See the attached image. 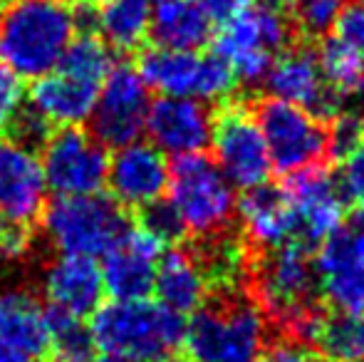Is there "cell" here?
<instances>
[{"mask_svg": "<svg viewBox=\"0 0 364 362\" xmlns=\"http://www.w3.org/2000/svg\"><path fill=\"white\" fill-rule=\"evenodd\" d=\"M265 343V313L250 300H233L191 313L181 350L191 362H258Z\"/></svg>", "mask_w": 364, "mask_h": 362, "instance_id": "cell-3", "label": "cell"}, {"mask_svg": "<svg viewBox=\"0 0 364 362\" xmlns=\"http://www.w3.org/2000/svg\"><path fill=\"white\" fill-rule=\"evenodd\" d=\"M258 362H312L310 353L300 343H278L263 350Z\"/></svg>", "mask_w": 364, "mask_h": 362, "instance_id": "cell-41", "label": "cell"}, {"mask_svg": "<svg viewBox=\"0 0 364 362\" xmlns=\"http://www.w3.org/2000/svg\"><path fill=\"white\" fill-rule=\"evenodd\" d=\"M208 278L201 261L183 248L161 253L154 273V293L164 308L178 315H191L203 308L208 295Z\"/></svg>", "mask_w": 364, "mask_h": 362, "instance_id": "cell-22", "label": "cell"}, {"mask_svg": "<svg viewBox=\"0 0 364 362\" xmlns=\"http://www.w3.org/2000/svg\"><path fill=\"white\" fill-rule=\"evenodd\" d=\"M235 211L243 223L245 236L255 246L275 248L295 241L290 206L285 201L283 188L270 186L268 181L260 186L245 188L243 198L235 201Z\"/></svg>", "mask_w": 364, "mask_h": 362, "instance_id": "cell-23", "label": "cell"}, {"mask_svg": "<svg viewBox=\"0 0 364 362\" xmlns=\"http://www.w3.org/2000/svg\"><path fill=\"white\" fill-rule=\"evenodd\" d=\"M30 248V233L25 223H13L0 218V258L15 261L23 258Z\"/></svg>", "mask_w": 364, "mask_h": 362, "instance_id": "cell-39", "label": "cell"}, {"mask_svg": "<svg viewBox=\"0 0 364 362\" xmlns=\"http://www.w3.org/2000/svg\"><path fill=\"white\" fill-rule=\"evenodd\" d=\"M0 362H33L25 353H20L18 348H13L10 343H5L0 338Z\"/></svg>", "mask_w": 364, "mask_h": 362, "instance_id": "cell-42", "label": "cell"}, {"mask_svg": "<svg viewBox=\"0 0 364 362\" xmlns=\"http://www.w3.org/2000/svg\"><path fill=\"white\" fill-rule=\"evenodd\" d=\"M315 290V263L307 246L300 241L268 248L255 268V293L263 313L292 328L315 313L312 310Z\"/></svg>", "mask_w": 364, "mask_h": 362, "instance_id": "cell-8", "label": "cell"}, {"mask_svg": "<svg viewBox=\"0 0 364 362\" xmlns=\"http://www.w3.org/2000/svg\"><path fill=\"white\" fill-rule=\"evenodd\" d=\"M43 293L55 313L90 318L105 303L100 263L90 256L60 253L43 275Z\"/></svg>", "mask_w": 364, "mask_h": 362, "instance_id": "cell-20", "label": "cell"}, {"mask_svg": "<svg viewBox=\"0 0 364 362\" xmlns=\"http://www.w3.org/2000/svg\"><path fill=\"white\" fill-rule=\"evenodd\" d=\"M315 283L335 310L364 313V218L320 243Z\"/></svg>", "mask_w": 364, "mask_h": 362, "instance_id": "cell-14", "label": "cell"}, {"mask_svg": "<svg viewBox=\"0 0 364 362\" xmlns=\"http://www.w3.org/2000/svg\"><path fill=\"white\" fill-rule=\"evenodd\" d=\"M144 132L161 154L178 156L201 154L211 144L213 115L203 102L191 97H166L149 102Z\"/></svg>", "mask_w": 364, "mask_h": 362, "instance_id": "cell-15", "label": "cell"}, {"mask_svg": "<svg viewBox=\"0 0 364 362\" xmlns=\"http://www.w3.org/2000/svg\"><path fill=\"white\" fill-rule=\"evenodd\" d=\"M168 176V156L161 154L151 142L136 139L114 151L107 169V186L119 206L141 208L164 198Z\"/></svg>", "mask_w": 364, "mask_h": 362, "instance_id": "cell-18", "label": "cell"}, {"mask_svg": "<svg viewBox=\"0 0 364 362\" xmlns=\"http://www.w3.org/2000/svg\"><path fill=\"white\" fill-rule=\"evenodd\" d=\"M149 0H97V30L109 48L129 53L149 38Z\"/></svg>", "mask_w": 364, "mask_h": 362, "instance_id": "cell-26", "label": "cell"}, {"mask_svg": "<svg viewBox=\"0 0 364 362\" xmlns=\"http://www.w3.org/2000/svg\"><path fill=\"white\" fill-rule=\"evenodd\" d=\"M337 186H340L345 201L364 206V142L342 156Z\"/></svg>", "mask_w": 364, "mask_h": 362, "instance_id": "cell-35", "label": "cell"}, {"mask_svg": "<svg viewBox=\"0 0 364 362\" xmlns=\"http://www.w3.org/2000/svg\"><path fill=\"white\" fill-rule=\"evenodd\" d=\"M295 0H268V5H292Z\"/></svg>", "mask_w": 364, "mask_h": 362, "instance_id": "cell-44", "label": "cell"}, {"mask_svg": "<svg viewBox=\"0 0 364 362\" xmlns=\"http://www.w3.org/2000/svg\"><path fill=\"white\" fill-rule=\"evenodd\" d=\"M13 132V142L28 147V149H35V147H43L45 139L53 132V124L35 110L33 105H23V110L18 112V117L13 119V124L8 127Z\"/></svg>", "mask_w": 364, "mask_h": 362, "instance_id": "cell-34", "label": "cell"}, {"mask_svg": "<svg viewBox=\"0 0 364 362\" xmlns=\"http://www.w3.org/2000/svg\"><path fill=\"white\" fill-rule=\"evenodd\" d=\"M25 105L23 80L0 63V132L8 129Z\"/></svg>", "mask_w": 364, "mask_h": 362, "instance_id": "cell-36", "label": "cell"}, {"mask_svg": "<svg viewBox=\"0 0 364 362\" xmlns=\"http://www.w3.org/2000/svg\"><path fill=\"white\" fill-rule=\"evenodd\" d=\"M149 35L161 48L198 50L211 40L213 20L198 0H156L151 5Z\"/></svg>", "mask_w": 364, "mask_h": 362, "instance_id": "cell-24", "label": "cell"}, {"mask_svg": "<svg viewBox=\"0 0 364 362\" xmlns=\"http://www.w3.org/2000/svg\"><path fill=\"white\" fill-rule=\"evenodd\" d=\"M168 201L183 231L211 238L223 231L235 213V186L203 154L178 156L168 176Z\"/></svg>", "mask_w": 364, "mask_h": 362, "instance_id": "cell-5", "label": "cell"}, {"mask_svg": "<svg viewBox=\"0 0 364 362\" xmlns=\"http://www.w3.org/2000/svg\"><path fill=\"white\" fill-rule=\"evenodd\" d=\"M283 193L290 206L295 236L305 246L325 243L345 226L347 201L337 186V179H332L320 166L288 174Z\"/></svg>", "mask_w": 364, "mask_h": 362, "instance_id": "cell-13", "label": "cell"}, {"mask_svg": "<svg viewBox=\"0 0 364 362\" xmlns=\"http://www.w3.org/2000/svg\"><path fill=\"white\" fill-rule=\"evenodd\" d=\"M100 85L80 80L55 68L53 73L35 80L30 105L50 122L60 127H80L92 117Z\"/></svg>", "mask_w": 364, "mask_h": 362, "instance_id": "cell-21", "label": "cell"}, {"mask_svg": "<svg viewBox=\"0 0 364 362\" xmlns=\"http://www.w3.org/2000/svg\"><path fill=\"white\" fill-rule=\"evenodd\" d=\"M255 119L263 132L273 169L295 174V171L317 166L330 154L325 124L320 122V117L302 107L270 97L258 107Z\"/></svg>", "mask_w": 364, "mask_h": 362, "instance_id": "cell-9", "label": "cell"}, {"mask_svg": "<svg viewBox=\"0 0 364 362\" xmlns=\"http://www.w3.org/2000/svg\"><path fill=\"white\" fill-rule=\"evenodd\" d=\"M40 216L45 236L60 253L90 258L105 256L129 226L119 203L105 193L55 196Z\"/></svg>", "mask_w": 364, "mask_h": 362, "instance_id": "cell-4", "label": "cell"}, {"mask_svg": "<svg viewBox=\"0 0 364 362\" xmlns=\"http://www.w3.org/2000/svg\"><path fill=\"white\" fill-rule=\"evenodd\" d=\"M75 35L65 0H10L0 15V63L20 80H38L58 68Z\"/></svg>", "mask_w": 364, "mask_h": 362, "instance_id": "cell-2", "label": "cell"}, {"mask_svg": "<svg viewBox=\"0 0 364 362\" xmlns=\"http://www.w3.org/2000/svg\"><path fill=\"white\" fill-rule=\"evenodd\" d=\"M322 78L340 97L364 95V55L342 38L327 35L317 53Z\"/></svg>", "mask_w": 364, "mask_h": 362, "instance_id": "cell-28", "label": "cell"}, {"mask_svg": "<svg viewBox=\"0 0 364 362\" xmlns=\"http://www.w3.org/2000/svg\"><path fill=\"white\" fill-rule=\"evenodd\" d=\"M295 23L310 38H327L337 28L347 0H295Z\"/></svg>", "mask_w": 364, "mask_h": 362, "instance_id": "cell-31", "label": "cell"}, {"mask_svg": "<svg viewBox=\"0 0 364 362\" xmlns=\"http://www.w3.org/2000/svg\"><path fill=\"white\" fill-rule=\"evenodd\" d=\"M48 191L35 149L13 139L0 142V218L28 226L43 213Z\"/></svg>", "mask_w": 364, "mask_h": 362, "instance_id": "cell-19", "label": "cell"}, {"mask_svg": "<svg viewBox=\"0 0 364 362\" xmlns=\"http://www.w3.org/2000/svg\"><path fill=\"white\" fill-rule=\"evenodd\" d=\"M139 226L151 233L154 238H159L161 243H171V241H176L181 233H186L176 208L171 206L168 198L166 201H164V198H156V201L141 206L139 208Z\"/></svg>", "mask_w": 364, "mask_h": 362, "instance_id": "cell-32", "label": "cell"}, {"mask_svg": "<svg viewBox=\"0 0 364 362\" xmlns=\"http://www.w3.org/2000/svg\"><path fill=\"white\" fill-rule=\"evenodd\" d=\"M112 65H114V58H112L109 45L102 38H97L95 33H80L75 35L73 43L63 53L58 70L75 75L80 80H87V82L102 85V80L107 78Z\"/></svg>", "mask_w": 364, "mask_h": 362, "instance_id": "cell-30", "label": "cell"}, {"mask_svg": "<svg viewBox=\"0 0 364 362\" xmlns=\"http://www.w3.org/2000/svg\"><path fill=\"white\" fill-rule=\"evenodd\" d=\"M206 271L208 283L211 280H220V283H233V278L240 271V263H243V256L235 248V243L230 241H216L211 248L206 251V258H198Z\"/></svg>", "mask_w": 364, "mask_h": 362, "instance_id": "cell-33", "label": "cell"}, {"mask_svg": "<svg viewBox=\"0 0 364 362\" xmlns=\"http://www.w3.org/2000/svg\"><path fill=\"white\" fill-rule=\"evenodd\" d=\"M290 35L292 25L278 5H250L223 23L216 35V55L240 82L258 85L273 60L288 48Z\"/></svg>", "mask_w": 364, "mask_h": 362, "instance_id": "cell-6", "label": "cell"}, {"mask_svg": "<svg viewBox=\"0 0 364 362\" xmlns=\"http://www.w3.org/2000/svg\"><path fill=\"white\" fill-rule=\"evenodd\" d=\"M164 243L141 226H127L119 241L105 253L102 283L112 300L149 298L154 288V273Z\"/></svg>", "mask_w": 364, "mask_h": 362, "instance_id": "cell-16", "label": "cell"}, {"mask_svg": "<svg viewBox=\"0 0 364 362\" xmlns=\"http://www.w3.org/2000/svg\"><path fill=\"white\" fill-rule=\"evenodd\" d=\"M327 362H330V360H327Z\"/></svg>", "mask_w": 364, "mask_h": 362, "instance_id": "cell-45", "label": "cell"}, {"mask_svg": "<svg viewBox=\"0 0 364 362\" xmlns=\"http://www.w3.org/2000/svg\"><path fill=\"white\" fill-rule=\"evenodd\" d=\"M213 23H225L253 5V0H198Z\"/></svg>", "mask_w": 364, "mask_h": 362, "instance_id": "cell-40", "label": "cell"}, {"mask_svg": "<svg viewBox=\"0 0 364 362\" xmlns=\"http://www.w3.org/2000/svg\"><path fill=\"white\" fill-rule=\"evenodd\" d=\"M48 310L25 290L0 293V338L30 360L48 353Z\"/></svg>", "mask_w": 364, "mask_h": 362, "instance_id": "cell-25", "label": "cell"}, {"mask_svg": "<svg viewBox=\"0 0 364 362\" xmlns=\"http://www.w3.org/2000/svg\"><path fill=\"white\" fill-rule=\"evenodd\" d=\"M92 362H124V360H119V358H112V355H102V358H95Z\"/></svg>", "mask_w": 364, "mask_h": 362, "instance_id": "cell-43", "label": "cell"}, {"mask_svg": "<svg viewBox=\"0 0 364 362\" xmlns=\"http://www.w3.org/2000/svg\"><path fill=\"white\" fill-rule=\"evenodd\" d=\"M263 82L270 97L302 107L320 119L325 117L335 119V115L340 112V95L332 92L330 85L325 82L317 55L305 48L283 50L273 60Z\"/></svg>", "mask_w": 364, "mask_h": 362, "instance_id": "cell-17", "label": "cell"}, {"mask_svg": "<svg viewBox=\"0 0 364 362\" xmlns=\"http://www.w3.org/2000/svg\"><path fill=\"white\" fill-rule=\"evenodd\" d=\"M95 345L124 362H171L181 350L183 315L159 300H109L90 315Z\"/></svg>", "mask_w": 364, "mask_h": 362, "instance_id": "cell-1", "label": "cell"}, {"mask_svg": "<svg viewBox=\"0 0 364 362\" xmlns=\"http://www.w3.org/2000/svg\"><path fill=\"white\" fill-rule=\"evenodd\" d=\"M213 164L235 188H253L270 179L273 161L265 147L263 132L253 112L245 107H228L213 119Z\"/></svg>", "mask_w": 364, "mask_h": 362, "instance_id": "cell-11", "label": "cell"}, {"mask_svg": "<svg viewBox=\"0 0 364 362\" xmlns=\"http://www.w3.org/2000/svg\"><path fill=\"white\" fill-rule=\"evenodd\" d=\"M40 164L50 191L58 196H87L107 186L109 151L92 132L63 127L45 139Z\"/></svg>", "mask_w": 364, "mask_h": 362, "instance_id": "cell-10", "label": "cell"}, {"mask_svg": "<svg viewBox=\"0 0 364 362\" xmlns=\"http://www.w3.org/2000/svg\"><path fill=\"white\" fill-rule=\"evenodd\" d=\"M149 102V87L139 70L127 63L112 65L97 92L92 117L87 119L92 124V134L107 149H119L136 142L144 132Z\"/></svg>", "mask_w": 364, "mask_h": 362, "instance_id": "cell-12", "label": "cell"}, {"mask_svg": "<svg viewBox=\"0 0 364 362\" xmlns=\"http://www.w3.org/2000/svg\"><path fill=\"white\" fill-rule=\"evenodd\" d=\"M337 38H342L347 45L360 50L364 55V0L362 3H347L337 20Z\"/></svg>", "mask_w": 364, "mask_h": 362, "instance_id": "cell-38", "label": "cell"}, {"mask_svg": "<svg viewBox=\"0 0 364 362\" xmlns=\"http://www.w3.org/2000/svg\"><path fill=\"white\" fill-rule=\"evenodd\" d=\"M139 75L149 90L166 97H191L203 105L230 97L238 78L233 70L213 55H198L196 50L149 48L139 58Z\"/></svg>", "mask_w": 364, "mask_h": 362, "instance_id": "cell-7", "label": "cell"}, {"mask_svg": "<svg viewBox=\"0 0 364 362\" xmlns=\"http://www.w3.org/2000/svg\"><path fill=\"white\" fill-rule=\"evenodd\" d=\"M48 353L55 362H92L95 360V338H92L90 323L75 315L55 313L48 310Z\"/></svg>", "mask_w": 364, "mask_h": 362, "instance_id": "cell-29", "label": "cell"}, {"mask_svg": "<svg viewBox=\"0 0 364 362\" xmlns=\"http://www.w3.org/2000/svg\"><path fill=\"white\" fill-rule=\"evenodd\" d=\"M362 142H364V119L355 115L337 117L332 129L327 132V144H330L332 154L337 156H345L347 151H352Z\"/></svg>", "mask_w": 364, "mask_h": 362, "instance_id": "cell-37", "label": "cell"}, {"mask_svg": "<svg viewBox=\"0 0 364 362\" xmlns=\"http://www.w3.org/2000/svg\"><path fill=\"white\" fill-rule=\"evenodd\" d=\"M307 343H312L330 362H364V313L335 310L317 315Z\"/></svg>", "mask_w": 364, "mask_h": 362, "instance_id": "cell-27", "label": "cell"}]
</instances>
